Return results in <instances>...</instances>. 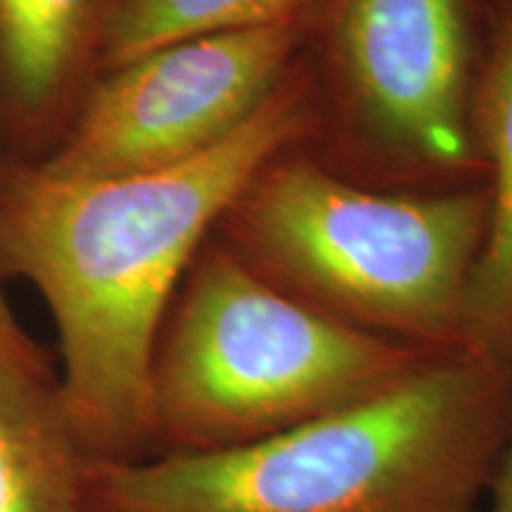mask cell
Masks as SVG:
<instances>
[{
    "label": "cell",
    "mask_w": 512,
    "mask_h": 512,
    "mask_svg": "<svg viewBox=\"0 0 512 512\" xmlns=\"http://www.w3.org/2000/svg\"><path fill=\"white\" fill-rule=\"evenodd\" d=\"M434 354L280 290L226 249H200L152 358V456L268 439L392 387Z\"/></svg>",
    "instance_id": "cell-3"
},
{
    "label": "cell",
    "mask_w": 512,
    "mask_h": 512,
    "mask_svg": "<svg viewBox=\"0 0 512 512\" xmlns=\"http://www.w3.org/2000/svg\"><path fill=\"white\" fill-rule=\"evenodd\" d=\"M114 3H117V0H112V5H114Z\"/></svg>",
    "instance_id": "cell-13"
},
{
    "label": "cell",
    "mask_w": 512,
    "mask_h": 512,
    "mask_svg": "<svg viewBox=\"0 0 512 512\" xmlns=\"http://www.w3.org/2000/svg\"><path fill=\"white\" fill-rule=\"evenodd\" d=\"M112 0H0V152L41 162L100 72Z\"/></svg>",
    "instance_id": "cell-7"
},
{
    "label": "cell",
    "mask_w": 512,
    "mask_h": 512,
    "mask_svg": "<svg viewBox=\"0 0 512 512\" xmlns=\"http://www.w3.org/2000/svg\"><path fill=\"white\" fill-rule=\"evenodd\" d=\"M299 36V22L195 36L102 69L38 164L112 178L200 157L271 98Z\"/></svg>",
    "instance_id": "cell-5"
},
{
    "label": "cell",
    "mask_w": 512,
    "mask_h": 512,
    "mask_svg": "<svg viewBox=\"0 0 512 512\" xmlns=\"http://www.w3.org/2000/svg\"><path fill=\"white\" fill-rule=\"evenodd\" d=\"M0 375L34 387L60 384L53 358L22 328L15 311L10 309L3 290V273H0Z\"/></svg>",
    "instance_id": "cell-11"
},
{
    "label": "cell",
    "mask_w": 512,
    "mask_h": 512,
    "mask_svg": "<svg viewBox=\"0 0 512 512\" xmlns=\"http://www.w3.org/2000/svg\"><path fill=\"white\" fill-rule=\"evenodd\" d=\"M486 491H491V501L486 512H512V422Z\"/></svg>",
    "instance_id": "cell-12"
},
{
    "label": "cell",
    "mask_w": 512,
    "mask_h": 512,
    "mask_svg": "<svg viewBox=\"0 0 512 512\" xmlns=\"http://www.w3.org/2000/svg\"><path fill=\"white\" fill-rule=\"evenodd\" d=\"M91 463L64 415L60 384L0 375V512H88Z\"/></svg>",
    "instance_id": "cell-9"
},
{
    "label": "cell",
    "mask_w": 512,
    "mask_h": 512,
    "mask_svg": "<svg viewBox=\"0 0 512 512\" xmlns=\"http://www.w3.org/2000/svg\"><path fill=\"white\" fill-rule=\"evenodd\" d=\"M335 41L351 91L380 133L441 169L470 162L463 0H339Z\"/></svg>",
    "instance_id": "cell-6"
},
{
    "label": "cell",
    "mask_w": 512,
    "mask_h": 512,
    "mask_svg": "<svg viewBox=\"0 0 512 512\" xmlns=\"http://www.w3.org/2000/svg\"><path fill=\"white\" fill-rule=\"evenodd\" d=\"M512 370L441 351L392 387L211 453L88 467V512H479Z\"/></svg>",
    "instance_id": "cell-2"
},
{
    "label": "cell",
    "mask_w": 512,
    "mask_h": 512,
    "mask_svg": "<svg viewBox=\"0 0 512 512\" xmlns=\"http://www.w3.org/2000/svg\"><path fill=\"white\" fill-rule=\"evenodd\" d=\"M275 91L188 162L112 178L55 176L0 152V273L41 292L60 339V401L102 463L152 458L150 373L169 306L209 230L302 133Z\"/></svg>",
    "instance_id": "cell-1"
},
{
    "label": "cell",
    "mask_w": 512,
    "mask_h": 512,
    "mask_svg": "<svg viewBox=\"0 0 512 512\" xmlns=\"http://www.w3.org/2000/svg\"><path fill=\"white\" fill-rule=\"evenodd\" d=\"M302 299L427 351L460 349L489 190L382 195L304 162L268 164L228 211Z\"/></svg>",
    "instance_id": "cell-4"
},
{
    "label": "cell",
    "mask_w": 512,
    "mask_h": 512,
    "mask_svg": "<svg viewBox=\"0 0 512 512\" xmlns=\"http://www.w3.org/2000/svg\"><path fill=\"white\" fill-rule=\"evenodd\" d=\"M475 126L494 183L486 238L465 294L460 349L512 370V17L486 67Z\"/></svg>",
    "instance_id": "cell-8"
},
{
    "label": "cell",
    "mask_w": 512,
    "mask_h": 512,
    "mask_svg": "<svg viewBox=\"0 0 512 512\" xmlns=\"http://www.w3.org/2000/svg\"><path fill=\"white\" fill-rule=\"evenodd\" d=\"M311 0H117L102 31L100 72L185 38L297 22Z\"/></svg>",
    "instance_id": "cell-10"
}]
</instances>
